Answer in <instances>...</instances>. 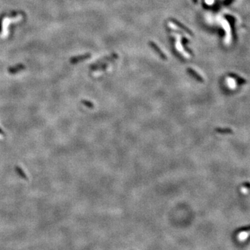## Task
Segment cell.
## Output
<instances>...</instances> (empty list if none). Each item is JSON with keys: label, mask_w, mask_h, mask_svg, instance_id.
Segmentation results:
<instances>
[{"label": "cell", "mask_w": 250, "mask_h": 250, "mask_svg": "<svg viewBox=\"0 0 250 250\" xmlns=\"http://www.w3.org/2000/svg\"><path fill=\"white\" fill-rule=\"evenodd\" d=\"M187 70L188 72V73L190 74V75H191L193 77L195 78L197 81L200 82H204V79H203V77L201 75H199L196 71H195L194 70H192V68H188Z\"/></svg>", "instance_id": "6da1fadb"}, {"label": "cell", "mask_w": 250, "mask_h": 250, "mask_svg": "<svg viewBox=\"0 0 250 250\" xmlns=\"http://www.w3.org/2000/svg\"><path fill=\"white\" fill-rule=\"evenodd\" d=\"M149 44H150V45H151V47H152V48H153V49H154V50H155V51H156V52H157V53H158V54H159V55H160V56H161L163 58H164V59H166V58H167V57H166V54H164V53H163V52H162V51L160 50V48H159V47H158L157 45H156V44H155V43H154V42H149Z\"/></svg>", "instance_id": "7a4b0ae2"}, {"label": "cell", "mask_w": 250, "mask_h": 250, "mask_svg": "<svg viewBox=\"0 0 250 250\" xmlns=\"http://www.w3.org/2000/svg\"><path fill=\"white\" fill-rule=\"evenodd\" d=\"M172 21L174 22V23H175V24H176L177 25L178 27H180V29H183V30H184V31H185V32H186V33H188V34H190V35H192V31H190L189 29L187 28V27H186V26H184L183 24H182L181 23H180L179 22V21L175 20H173Z\"/></svg>", "instance_id": "3957f363"}, {"label": "cell", "mask_w": 250, "mask_h": 250, "mask_svg": "<svg viewBox=\"0 0 250 250\" xmlns=\"http://www.w3.org/2000/svg\"><path fill=\"white\" fill-rule=\"evenodd\" d=\"M81 103L83 104L84 105V106H86V107H88V108H89V109H93V108H94V104H93L91 102V101H88V100H81Z\"/></svg>", "instance_id": "277c9868"}, {"label": "cell", "mask_w": 250, "mask_h": 250, "mask_svg": "<svg viewBox=\"0 0 250 250\" xmlns=\"http://www.w3.org/2000/svg\"><path fill=\"white\" fill-rule=\"evenodd\" d=\"M16 170L18 171V173L21 176V177H22V178H24V179H27V176L25 175L24 172L22 171V169H21L20 167H16Z\"/></svg>", "instance_id": "5b68a950"}]
</instances>
